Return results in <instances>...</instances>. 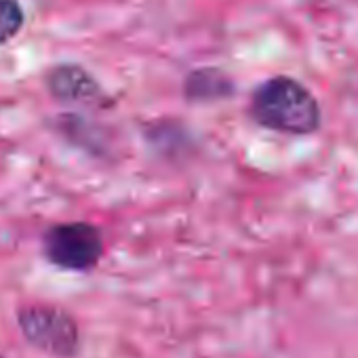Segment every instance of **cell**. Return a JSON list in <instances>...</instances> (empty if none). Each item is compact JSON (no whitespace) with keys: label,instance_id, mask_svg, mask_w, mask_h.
<instances>
[{"label":"cell","instance_id":"7","mask_svg":"<svg viewBox=\"0 0 358 358\" xmlns=\"http://www.w3.org/2000/svg\"><path fill=\"white\" fill-rule=\"evenodd\" d=\"M0 358H3V356H0Z\"/></svg>","mask_w":358,"mask_h":358},{"label":"cell","instance_id":"5","mask_svg":"<svg viewBox=\"0 0 358 358\" xmlns=\"http://www.w3.org/2000/svg\"><path fill=\"white\" fill-rule=\"evenodd\" d=\"M232 83L213 68L196 70L186 78V95L192 99H220L230 95Z\"/></svg>","mask_w":358,"mask_h":358},{"label":"cell","instance_id":"2","mask_svg":"<svg viewBox=\"0 0 358 358\" xmlns=\"http://www.w3.org/2000/svg\"><path fill=\"white\" fill-rule=\"evenodd\" d=\"M20 329L28 343L55 358H74L80 348L76 320L62 308L32 303L17 314Z\"/></svg>","mask_w":358,"mask_h":358},{"label":"cell","instance_id":"6","mask_svg":"<svg viewBox=\"0 0 358 358\" xmlns=\"http://www.w3.org/2000/svg\"><path fill=\"white\" fill-rule=\"evenodd\" d=\"M26 13L17 0H0V45L9 43L24 28Z\"/></svg>","mask_w":358,"mask_h":358},{"label":"cell","instance_id":"1","mask_svg":"<svg viewBox=\"0 0 358 358\" xmlns=\"http://www.w3.org/2000/svg\"><path fill=\"white\" fill-rule=\"evenodd\" d=\"M251 116L257 124L285 135H310L320 127L316 97L308 87L289 76L268 78L255 89Z\"/></svg>","mask_w":358,"mask_h":358},{"label":"cell","instance_id":"4","mask_svg":"<svg viewBox=\"0 0 358 358\" xmlns=\"http://www.w3.org/2000/svg\"><path fill=\"white\" fill-rule=\"evenodd\" d=\"M47 87L51 95L64 103H85L99 95V85L95 78L85 68L74 64L53 68L47 76Z\"/></svg>","mask_w":358,"mask_h":358},{"label":"cell","instance_id":"3","mask_svg":"<svg viewBox=\"0 0 358 358\" xmlns=\"http://www.w3.org/2000/svg\"><path fill=\"white\" fill-rule=\"evenodd\" d=\"M43 245H45V257L53 266L70 272L93 270L103 255L101 232L87 222L53 226L45 234Z\"/></svg>","mask_w":358,"mask_h":358}]
</instances>
